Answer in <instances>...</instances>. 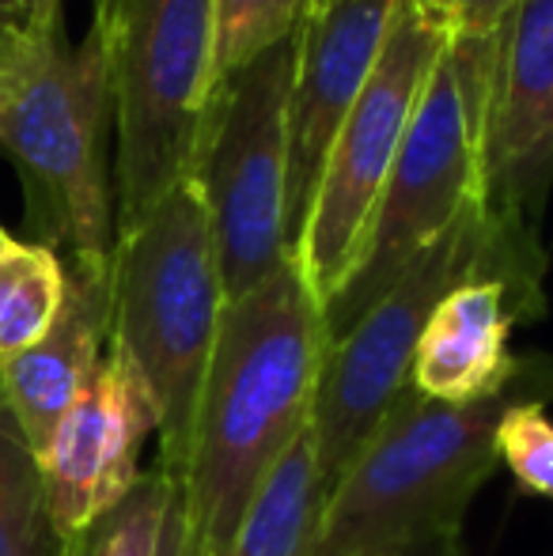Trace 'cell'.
Returning a JSON list of instances; mask_svg holds the SVG:
<instances>
[{"label":"cell","mask_w":553,"mask_h":556,"mask_svg":"<svg viewBox=\"0 0 553 556\" xmlns=\"http://www.w3.org/2000/svg\"><path fill=\"white\" fill-rule=\"evenodd\" d=\"M330 349L326 318L296 257L224 303L178 469L186 556H224L262 484L311 425Z\"/></svg>","instance_id":"1"},{"label":"cell","mask_w":553,"mask_h":556,"mask_svg":"<svg viewBox=\"0 0 553 556\" xmlns=\"http://www.w3.org/2000/svg\"><path fill=\"white\" fill-rule=\"evenodd\" d=\"M111 125V65L96 27L76 42L61 12L0 27V152L20 170L42 247L99 277L114 250Z\"/></svg>","instance_id":"2"},{"label":"cell","mask_w":553,"mask_h":556,"mask_svg":"<svg viewBox=\"0 0 553 556\" xmlns=\"http://www.w3.org/2000/svg\"><path fill=\"white\" fill-rule=\"evenodd\" d=\"M553 394V364L524 356L493 397L448 405L414 387L330 489L307 556L463 549V515L497 462V420L516 397Z\"/></svg>","instance_id":"3"},{"label":"cell","mask_w":553,"mask_h":556,"mask_svg":"<svg viewBox=\"0 0 553 556\" xmlns=\"http://www.w3.org/2000/svg\"><path fill=\"white\" fill-rule=\"evenodd\" d=\"M474 277H508L542 292L539 235L489 216L486 201H478L436 235L338 341H330L307 425L326 489L341 481L394 402L410 390L414 352L436 303Z\"/></svg>","instance_id":"4"},{"label":"cell","mask_w":553,"mask_h":556,"mask_svg":"<svg viewBox=\"0 0 553 556\" xmlns=\"http://www.w3.org/2000/svg\"><path fill=\"white\" fill-rule=\"evenodd\" d=\"M106 295V349L148 387L160 420L155 466L178 477L228 303L209 213L190 182H178L152 213L114 231Z\"/></svg>","instance_id":"5"},{"label":"cell","mask_w":553,"mask_h":556,"mask_svg":"<svg viewBox=\"0 0 553 556\" xmlns=\"http://www.w3.org/2000/svg\"><path fill=\"white\" fill-rule=\"evenodd\" d=\"M493 35L451 30L399 148L356 273L323 311L338 341L410 262L470 205L486 201V103Z\"/></svg>","instance_id":"6"},{"label":"cell","mask_w":553,"mask_h":556,"mask_svg":"<svg viewBox=\"0 0 553 556\" xmlns=\"http://www.w3.org/2000/svg\"><path fill=\"white\" fill-rule=\"evenodd\" d=\"M216 0H96L114 99V231L186 182L213 88Z\"/></svg>","instance_id":"7"},{"label":"cell","mask_w":553,"mask_h":556,"mask_svg":"<svg viewBox=\"0 0 553 556\" xmlns=\"http://www.w3.org/2000/svg\"><path fill=\"white\" fill-rule=\"evenodd\" d=\"M296 35L213 84L193 132L186 182L209 213L224 295L254 292L292 257L285 114Z\"/></svg>","instance_id":"8"},{"label":"cell","mask_w":553,"mask_h":556,"mask_svg":"<svg viewBox=\"0 0 553 556\" xmlns=\"http://www.w3.org/2000/svg\"><path fill=\"white\" fill-rule=\"evenodd\" d=\"M451 30L455 20L448 15L428 12L417 0H394L384 50L356 106L334 137L311 213L292 250L323 311L338 300L361 265L379 193Z\"/></svg>","instance_id":"9"},{"label":"cell","mask_w":553,"mask_h":556,"mask_svg":"<svg viewBox=\"0 0 553 556\" xmlns=\"http://www.w3.org/2000/svg\"><path fill=\"white\" fill-rule=\"evenodd\" d=\"M553 182V0H512L493 30L486 213L539 235Z\"/></svg>","instance_id":"10"},{"label":"cell","mask_w":553,"mask_h":556,"mask_svg":"<svg viewBox=\"0 0 553 556\" xmlns=\"http://www.w3.org/2000/svg\"><path fill=\"white\" fill-rule=\"evenodd\" d=\"M391 12L394 0H318L296 30V65L285 114V201L292 250L311 213L334 137L376 68Z\"/></svg>","instance_id":"11"},{"label":"cell","mask_w":553,"mask_h":556,"mask_svg":"<svg viewBox=\"0 0 553 556\" xmlns=\"http://www.w3.org/2000/svg\"><path fill=\"white\" fill-rule=\"evenodd\" d=\"M160 432L155 405L140 375L106 349L91 382L80 390L46 451L38 454L46 504L61 538L80 534L140 481V451Z\"/></svg>","instance_id":"12"},{"label":"cell","mask_w":553,"mask_h":556,"mask_svg":"<svg viewBox=\"0 0 553 556\" xmlns=\"http://www.w3.org/2000/svg\"><path fill=\"white\" fill-rule=\"evenodd\" d=\"M539 307L542 292L508 277H474L455 285L425 323L410 387L420 397L448 405L501 394L524 367V356L508 352L512 326Z\"/></svg>","instance_id":"13"},{"label":"cell","mask_w":553,"mask_h":556,"mask_svg":"<svg viewBox=\"0 0 553 556\" xmlns=\"http://www.w3.org/2000/svg\"><path fill=\"white\" fill-rule=\"evenodd\" d=\"M106 333H111L106 277L65 265V303L53 326L30 349L0 359V397L35 454L46 451L53 428L91 382L99 359L106 356Z\"/></svg>","instance_id":"14"},{"label":"cell","mask_w":553,"mask_h":556,"mask_svg":"<svg viewBox=\"0 0 553 556\" xmlns=\"http://www.w3.org/2000/svg\"><path fill=\"white\" fill-rule=\"evenodd\" d=\"M330 489L323 484L311 428L277 462L224 556H307Z\"/></svg>","instance_id":"15"},{"label":"cell","mask_w":553,"mask_h":556,"mask_svg":"<svg viewBox=\"0 0 553 556\" xmlns=\"http://www.w3.org/2000/svg\"><path fill=\"white\" fill-rule=\"evenodd\" d=\"M61 549L65 538L50 519L42 462L0 397V556H61Z\"/></svg>","instance_id":"16"},{"label":"cell","mask_w":553,"mask_h":556,"mask_svg":"<svg viewBox=\"0 0 553 556\" xmlns=\"http://www.w3.org/2000/svg\"><path fill=\"white\" fill-rule=\"evenodd\" d=\"M65 303V262L42 242H20L0 257V359L42 341Z\"/></svg>","instance_id":"17"},{"label":"cell","mask_w":553,"mask_h":556,"mask_svg":"<svg viewBox=\"0 0 553 556\" xmlns=\"http://www.w3.org/2000/svg\"><path fill=\"white\" fill-rule=\"evenodd\" d=\"M178 492V481L167 469H148L126 492L122 504L99 515L80 534L65 538L61 556H155L160 549L163 515Z\"/></svg>","instance_id":"18"},{"label":"cell","mask_w":553,"mask_h":556,"mask_svg":"<svg viewBox=\"0 0 553 556\" xmlns=\"http://www.w3.org/2000/svg\"><path fill=\"white\" fill-rule=\"evenodd\" d=\"M311 0H216L213 8V84L254 58L277 50L300 30ZM213 91V88H209Z\"/></svg>","instance_id":"19"},{"label":"cell","mask_w":553,"mask_h":556,"mask_svg":"<svg viewBox=\"0 0 553 556\" xmlns=\"http://www.w3.org/2000/svg\"><path fill=\"white\" fill-rule=\"evenodd\" d=\"M497 462L512 469L519 489L553 504V420L546 397H516L497 420Z\"/></svg>","instance_id":"20"},{"label":"cell","mask_w":553,"mask_h":556,"mask_svg":"<svg viewBox=\"0 0 553 556\" xmlns=\"http://www.w3.org/2000/svg\"><path fill=\"white\" fill-rule=\"evenodd\" d=\"M512 0H455V27L470 35H493Z\"/></svg>","instance_id":"21"},{"label":"cell","mask_w":553,"mask_h":556,"mask_svg":"<svg viewBox=\"0 0 553 556\" xmlns=\"http://www.w3.org/2000/svg\"><path fill=\"white\" fill-rule=\"evenodd\" d=\"M61 12V0H0V23L4 27H23V23L46 20Z\"/></svg>","instance_id":"22"},{"label":"cell","mask_w":553,"mask_h":556,"mask_svg":"<svg viewBox=\"0 0 553 556\" xmlns=\"http://www.w3.org/2000/svg\"><path fill=\"white\" fill-rule=\"evenodd\" d=\"M155 556H186V527H183V504H178V492L171 500L167 515H163V530H160V549Z\"/></svg>","instance_id":"23"},{"label":"cell","mask_w":553,"mask_h":556,"mask_svg":"<svg viewBox=\"0 0 553 556\" xmlns=\"http://www.w3.org/2000/svg\"><path fill=\"white\" fill-rule=\"evenodd\" d=\"M420 8H428V12L436 15H448V20H455V0H417Z\"/></svg>","instance_id":"24"},{"label":"cell","mask_w":553,"mask_h":556,"mask_svg":"<svg viewBox=\"0 0 553 556\" xmlns=\"http://www.w3.org/2000/svg\"><path fill=\"white\" fill-rule=\"evenodd\" d=\"M368 556H458V553H443V549H414V553H368Z\"/></svg>","instance_id":"25"},{"label":"cell","mask_w":553,"mask_h":556,"mask_svg":"<svg viewBox=\"0 0 553 556\" xmlns=\"http://www.w3.org/2000/svg\"><path fill=\"white\" fill-rule=\"evenodd\" d=\"M12 242H15V239H12V235H8V231H4V227H0V257H4V254H8V247H12Z\"/></svg>","instance_id":"26"},{"label":"cell","mask_w":553,"mask_h":556,"mask_svg":"<svg viewBox=\"0 0 553 556\" xmlns=\"http://www.w3.org/2000/svg\"><path fill=\"white\" fill-rule=\"evenodd\" d=\"M311 4H318V0H311Z\"/></svg>","instance_id":"27"},{"label":"cell","mask_w":553,"mask_h":556,"mask_svg":"<svg viewBox=\"0 0 553 556\" xmlns=\"http://www.w3.org/2000/svg\"><path fill=\"white\" fill-rule=\"evenodd\" d=\"M0 27H4V23H0Z\"/></svg>","instance_id":"28"}]
</instances>
